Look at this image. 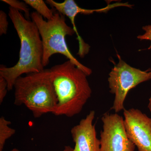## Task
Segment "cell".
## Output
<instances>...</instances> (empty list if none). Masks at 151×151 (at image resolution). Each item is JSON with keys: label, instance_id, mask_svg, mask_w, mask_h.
<instances>
[{"label": "cell", "instance_id": "5bb4252c", "mask_svg": "<svg viewBox=\"0 0 151 151\" xmlns=\"http://www.w3.org/2000/svg\"><path fill=\"white\" fill-rule=\"evenodd\" d=\"M7 91V82L3 76H0V104L3 103Z\"/></svg>", "mask_w": 151, "mask_h": 151}, {"label": "cell", "instance_id": "7c38bea8", "mask_svg": "<svg viewBox=\"0 0 151 151\" xmlns=\"http://www.w3.org/2000/svg\"><path fill=\"white\" fill-rule=\"evenodd\" d=\"M1 1L9 5L11 7L16 9L19 11H23L24 12L26 18L28 19L30 16L29 9L28 8L27 5L25 3L20 2L17 0H2Z\"/></svg>", "mask_w": 151, "mask_h": 151}, {"label": "cell", "instance_id": "3957f363", "mask_svg": "<svg viewBox=\"0 0 151 151\" xmlns=\"http://www.w3.org/2000/svg\"><path fill=\"white\" fill-rule=\"evenodd\" d=\"M14 88L15 105H24L35 118L54 113L58 99L50 69L20 76L15 81Z\"/></svg>", "mask_w": 151, "mask_h": 151}, {"label": "cell", "instance_id": "9a60e30c", "mask_svg": "<svg viewBox=\"0 0 151 151\" xmlns=\"http://www.w3.org/2000/svg\"><path fill=\"white\" fill-rule=\"evenodd\" d=\"M142 29L145 31V33L143 35H138L137 38L140 40L150 41L151 42V44L148 48V50H150L151 49V24L143 26Z\"/></svg>", "mask_w": 151, "mask_h": 151}, {"label": "cell", "instance_id": "e0dca14e", "mask_svg": "<svg viewBox=\"0 0 151 151\" xmlns=\"http://www.w3.org/2000/svg\"><path fill=\"white\" fill-rule=\"evenodd\" d=\"M149 104L148 105V108L149 110L151 113V97H150L149 100Z\"/></svg>", "mask_w": 151, "mask_h": 151}, {"label": "cell", "instance_id": "30bf717a", "mask_svg": "<svg viewBox=\"0 0 151 151\" xmlns=\"http://www.w3.org/2000/svg\"><path fill=\"white\" fill-rule=\"evenodd\" d=\"M28 5L35 10L36 12L47 20L51 19L54 16L53 10L49 8L43 0H24Z\"/></svg>", "mask_w": 151, "mask_h": 151}, {"label": "cell", "instance_id": "277c9868", "mask_svg": "<svg viewBox=\"0 0 151 151\" xmlns=\"http://www.w3.org/2000/svg\"><path fill=\"white\" fill-rule=\"evenodd\" d=\"M32 21L37 27L40 34L43 47L42 63L44 67L50 63V59L53 55L62 54L70 60L78 68L89 76L92 70L78 61L71 53L68 47L65 37L75 33L73 28L66 23L65 16L55 12L51 19L45 20L36 12L30 15Z\"/></svg>", "mask_w": 151, "mask_h": 151}, {"label": "cell", "instance_id": "9c48e42d", "mask_svg": "<svg viewBox=\"0 0 151 151\" xmlns=\"http://www.w3.org/2000/svg\"><path fill=\"white\" fill-rule=\"evenodd\" d=\"M46 3L52 6L63 15L70 19L73 26V29L77 35L79 49L77 54L82 58L89 53L90 47L81 37L77 31L75 24V18L78 14H81V8L80 7L74 0H65L61 3L57 2L53 0H47Z\"/></svg>", "mask_w": 151, "mask_h": 151}, {"label": "cell", "instance_id": "8992f818", "mask_svg": "<svg viewBox=\"0 0 151 151\" xmlns=\"http://www.w3.org/2000/svg\"><path fill=\"white\" fill-rule=\"evenodd\" d=\"M101 120L100 151H135V146L127 136L122 116L117 113H106Z\"/></svg>", "mask_w": 151, "mask_h": 151}, {"label": "cell", "instance_id": "ba28073f", "mask_svg": "<svg viewBox=\"0 0 151 151\" xmlns=\"http://www.w3.org/2000/svg\"><path fill=\"white\" fill-rule=\"evenodd\" d=\"M95 111L92 110L79 124L70 131L75 146L72 151H100V140L97 137V132L93 121Z\"/></svg>", "mask_w": 151, "mask_h": 151}, {"label": "cell", "instance_id": "52a82bcc", "mask_svg": "<svg viewBox=\"0 0 151 151\" xmlns=\"http://www.w3.org/2000/svg\"><path fill=\"white\" fill-rule=\"evenodd\" d=\"M127 136L138 151H151V118L138 109L124 110Z\"/></svg>", "mask_w": 151, "mask_h": 151}, {"label": "cell", "instance_id": "7a4b0ae2", "mask_svg": "<svg viewBox=\"0 0 151 151\" xmlns=\"http://www.w3.org/2000/svg\"><path fill=\"white\" fill-rule=\"evenodd\" d=\"M50 70L58 99L53 114L72 117L80 113L92 93L88 76L70 60Z\"/></svg>", "mask_w": 151, "mask_h": 151}, {"label": "cell", "instance_id": "2e32d148", "mask_svg": "<svg viewBox=\"0 0 151 151\" xmlns=\"http://www.w3.org/2000/svg\"><path fill=\"white\" fill-rule=\"evenodd\" d=\"M73 148H72L70 146H65L64 149H63V150L62 151H73Z\"/></svg>", "mask_w": 151, "mask_h": 151}, {"label": "cell", "instance_id": "4fadbf2b", "mask_svg": "<svg viewBox=\"0 0 151 151\" xmlns=\"http://www.w3.org/2000/svg\"><path fill=\"white\" fill-rule=\"evenodd\" d=\"M8 25L6 14L3 11H0V35L6 34Z\"/></svg>", "mask_w": 151, "mask_h": 151}, {"label": "cell", "instance_id": "6da1fadb", "mask_svg": "<svg viewBox=\"0 0 151 151\" xmlns=\"http://www.w3.org/2000/svg\"><path fill=\"white\" fill-rule=\"evenodd\" d=\"M9 15L20 40L18 61L14 66H0V76L8 83V90L14 88L17 78L24 74L37 73L44 70L42 63L43 47L36 25L23 15L20 11L9 7Z\"/></svg>", "mask_w": 151, "mask_h": 151}, {"label": "cell", "instance_id": "8fae6325", "mask_svg": "<svg viewBox=\"0 0 151 151\" xmlns=\"http://www.w3.org/2000/svg\"><path fill=\"white\" fill-rule=\"evenodd\" d=\"M11 124L3 116L0 118V151H3L6 141L15 134L16 130L9 127Z\"/></svg>", "mask_w": 151, "mask_h": 151}, {"label": "cell", "instance_id": "ac0fdd59", "mask_svg": "<svg viewBox=\"0 0 151 151\" xmlns=\"http://www.w3.org/2000/svg\"><path fill=\"white\" fill-rule=\"evenodd\" d=\"M10 151H20L19 150H18L16 148H14L13 149V150H11Z\"/></svg>", "mask_w": 151, "mask_h": 151}, {"label": "cell", "instance_id": "5b68a950", "mask_svg": "<svg viewBox=\"0 0 151 151\" xmlns=\"http://www.w3.org/2000/svg\"><path fill=\"white\" fill-rule=\"evenodd\" d=\"M119 62L114 65L108 78L110 92L115 95L111 109L115 113L124 111V102L128 93L139 84L151 79V71H143L132 67L117 54Z\"/></svg>", "mask_w": 151, "mask_h": 151}]
</instances>
